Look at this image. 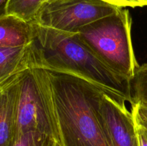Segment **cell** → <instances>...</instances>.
<instances>
[{
  "mask_svg": "<svg viewBox=\"0 0 147 146\" xmlns=\"http://www.w3.org/2000/svg\"><path fill=\"white\" fill-rule=\"evenodd\" d=\"M139 146H147V130L136 125Z\"/></svg>",
  "mask_w": 147,
  "mask_h": 146,
  "instance_id": "cell-15",
  "label": "cell"
},
{
  "mask_svg": "<svg viewBox=\"0 0 147 146\" xmlns=\"http://www.w3.org/2000/svg\"><path fill=\"white\" fill-rule=\"evenodd\" d=\"M22 71L0 82V146H12L16 140L20 82Z\"/></svg>",
  "mask_w": 147,
  "mask_h": 146,
  "instance_id": "cell-7",
  "label": "cell"
},
{
  "mask_svg": "<svg viewBox=\"0 0 147 146\" xmlns=\"http://www.w3.org/2000/svg\"><path fill=\"white\" fill-rule=\"evenodd\" d=\"M131 113L135 124L147 130V105L134 103L132 104Z\"/></svg>",
  "mask_w": 147,
  "mask_h": 146,
  "instance_id": "cell-13",
  "label": "cell"
},
{
  "mask_svg": "<svg viewBox=\"0 0 147 146\" xmlns=\"http://www.w3.org/2000/svg\"><path fill=\"white\" fill-rule=\"evenodd\" d=\"M46 0H9L7 14L18 17L27 21H33L39 9Z\"/></svg>",
  "mask_w": 147,
  "mask_h": 146,
  "instance_id": "cell-10",
  "label": "cell"
},
{
  "mask_svg": "<svg viewBox=\"0 0 147 146\" xmlns=\"http://www.w3.org/2000/svg\"><path fill=\"white\" fill-rule=\"evenodd\" d=\"M30 66V44L27 47H0V82Z\"/></svg>",
  "mask_w": 147,
  "mask_h": 146,
  "instance_id": "cell-9",
  "label": "cell"
},
{
  "mask_svg": "<svg viewBox=\"0 0 147 146\" xmlns=\"http://www.w3.org/2000/svg\"><path fill=\"white\" fill-rule=\"evenodd\" d=\"M45 70L50 80L61 145L110 146L99 111L103 93L110 94L80 76Z\"/></svg>",
  "mask_w": 147,
  "mask_h": 146,
  "instance_id": "cell-2",
  "label": "cell"
},
{
  "mask_svg": "<svg viewBox=\"0 0 147 146\" xmlns=\"http://www.w3.org/2000/svg\"><path fill=\"white\" fill-rule=\"evenodd\" d=\"M12 146H62L60 142L50 135L30 131L20 135Z\"/></svg>",
  "mask_w": 147,
  "mask_h": 146,
  "instance_id": "cell-12",
  "label": "cell"
},
{
  "mask_svg": "<svg viewBox=\"0 0 147 146\" xmlns=\"http://www.w3.org/2000/svg\"><path fill=\"white\" fill-rule=\"evenodd\" d=\"M131 18L129 10L117 11L80 29V40L118 74L131 80L139 65L131 40Z\"/></svg>",
  "mask_w": 147,
  "mask_h": 146,
  "instance_id": "cell-3",
  "label": "cell"
},
{
  "mask_svg": "<svg viewBox=\"0 0 147 146\" xmlns=\"http://www.w3.org/2000/svg\"><path fill=\"white\" fill-rule=\"evenodd\" d=\"M126 102L106 92L102 96L99 111L110 146H139L133 115Z\"/></svg>",
  "mask_w": 147,
  "mask_h": 146,
  "instance_id": "cell-6",
  "label": "cell"
},
{
  "mask_svg": "<svg viewBox=\"0 0 147 146\" xmlns=\"http://www.w3.org/2000/svg\"><path fill=\"white\" fill-rule=\"evenodd\" d=\"M34 37L33 21L7 14L0 18V47H27Z\"/></svg>",
  "mask_w": 147,
  "mask_h": 146,
  "instance_id": "cell-8",
  "label": "cell"
},
{
  "mask_svg": "<svg viewBox=\"0 0 147 146\" xmlns=\"http://www.w3.org/2000/svg\"><path fill=\"white\" fill-rule=\"evenodd\" d=\"M131 84L132 104L141 103L147 105V63L139 65Z\"/></svg>",
  "mask_w": 147,
  "mask_h": 146,
  "instance_id": "cell-11",
  "label": "cell"
},
{
  "mask_svg": "<svg viewBox=\"0 0 147 146\" xmlns=\"http://www.w3.org/2000/svg\"><path fill=\"white\" fill-rule=\"evenodd\" d=\"M120 8L103 0H46L33 21L47 28L78 33L87 24Z\"/></svg>",
  "mask_w": 147,
  "mask_h": 146,
  "instance_id": "cell-5",
  "label": "cell"
},
{
  "mask_svg": "<svg viewBox=\"0 0 147 146\" xmlns=\"http://www.w3.org/2000/svg\"><path fill=\"white\" fill-rule=\"evenodd\" d=\"M119 7H137L147 6V0H103Z\"/></svg>",
  "mask_w": 147,
  "mask_h": 146,
  "instance_id": "cell-14",
  "label": "cell"
},
{
  "mask_svg": "<svg viewBox=\"0 0 147 146\" xmlns=\"http://www.w3.org/2000/svg\"><path fill=\"white\" fill-rule=\"evenodd\" d=\"M9 0H0V18L7 15V9Z\"/></svg>",
  "mask_w": 147,
  "mask_h": 146,
  "instance_id": "cell-16",
  "label": "cell"
},
{
  "mask_svg": "<svg viewBox=\"0 0 147 146\" xmlns=\"http://www.w3.org/2000/svg\"><path fill=\"white\" fill-rule=\"evenodd\" d=\"M33 23L31 67L80 76L111 95L132 104L131 80L110 68L80 40L78 33L65 32Z\"/></svg>",
  "mask_w": 147,
  "mask_h": 146,
  "instance_id": "cell-1",
  "label": "cell"
},
{
  "mask_svg": "<svg viewBox=\"0 0 147 146\" xmlns=\"http://www.w3.org/2000/svg\"><path fill=\"white\" fill-rule=\"evenodd\" d=\"M30 131L50 135L60 143L50 80L45 70L36 66L21 73L16 140Z\"/></svg>",
  "mask_w": 147,
  "mask_h": 146,
  "instance_id": "cell-4",
  "label": "cell"
}]
</instances>
